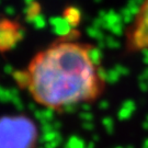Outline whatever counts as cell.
I'll use <instances>...</instances> for the list:
<instances>
[{"instance_id":"obj_3","label":"cell","mask_w":148,"mask_h":148,"mask_svg":"<svg viewBox=\"0 0 148 148\" xmlns=\"http://www.w3.org/2000/svg\"><path fill=\"white\" fill-rule=\"evenodd\" d=\"M125 48L130 53L148 49V0H143L125 31Z\"/></svg>"},{"instance_id":"obj_1","label":"cell","mask_w":148,"mask_h":148,"mask_svg":"<svg viewBox=\"0 0 148 148\" xmlns=\"http://www.w3.org/2000/svg\"><path fill=\"white\" fill-rule=\"evenodd\" d=\"M13 79L35 103L55 112L95 102L106 85L93 46L68 37L40 49Z\"/></svg>"},{"instance_id":"obj_2","label":"cell","mask_w":148,"mask_h":148,"mask_svg":"<svg viewBox=\"0 0 148 148\" xmlns=\"http://www.w3.org/2000/svg\"><path fill=\"white\" fill-rule=\"evenodd\" d=\"M38 128L27 115H5L0 117V148H35Z\"/></svg>"}]
</instances>
